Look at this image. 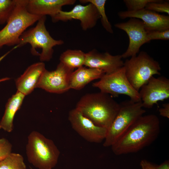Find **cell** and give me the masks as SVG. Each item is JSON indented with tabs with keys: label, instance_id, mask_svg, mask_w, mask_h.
<instances>
[{
	"label": "cell",
	"instance_id": "6da1fadb",
	"mask_svg": "<svg viewBox=\"0 0 169 169\" xmlns=\"http://www.w3.org/2000/svg\"><path fill=\"white\" fill-rule=\"evenodd\" d=\"M160 131V120L156 115H143L111 146L112 150L116 155L136 152L154 142Z\"/></svg>",
	"mask_w": 169,
	"mask_h": 169
},
{
	"label": "cell",
	"instance_id": "7a4b0ae2",
	"mask_svg": "<svg viewBox=\"0 0 169 169\" xmlns=\"http://www.w3.org/2000/svg\"><path fill=\"white\" fill-rule=\"evenodd\" d=\"M119 103L109 94L101 92L87 93L80 98L75 108L96 125L107 129L119 109Z\"/></svg>",
	"mask_w": 169,
	"mask_h": 169
},
{
	"label": "cell",
	"instance_id": "3957f363",
	"mask_svg": "<svg viewBox=\"0 0 169 169\" xmlns=\"http://www.w3.org/2000/svg\"><path fill=\"white\" fill-rule=\"evenodd\" d=\"M26 150L28 161L38 169H52L56 165L60 154L52 140L36 131L28 135Z\"/></svg>",
	"mask_w": 169,
	"mask_h": 169
},
{
	"label": "cell",
	"instance_id": "277c9868",
	"mask_svg": "<svg viewBox=\"0 0 169 169\" xmlns=\"http://www.w3.org/2000/svg\"><path fill=\"white\" fill-rule=\"evenodd\" d=\"M46 16H42L36 26L25 31L20 36L18 47L30 44L31 52L33 55L39 56L41 62L49 61L52 58L53 47L64 44L62 40L53 38L47 30L45 22Z\"/></svg>",
	"mask_w": 169,
	"mask_h": 169
},
{
	"label": "cell",
	"instance_id": "5b68a950",
	"mask_svg": "<svg viewBox=\"0 0 169 169\" xmlns=\"http://www.w3.org/2000/svg\"><path fill=\"white\" fill-rule=\"evenodd\" d=\"M27 2V0H16L12 14L6 26L0 30V49L4 45H17L26 29L42 17L29 13L26 8Z\"/></svg>",
	"mask_w": 169,
	"mask_h": 169
},
{
	"label": "cell",
	"instance_id": "8992f818",
	"mask_svg": "<svg viewBox=\"0 0 169 169\" xmlns=\"http://www.w3.org/2000/svg\"><path fill=\"white\" fill-rule=\"evenodd\" d=\"M123 66L128 80L138 92L153 75L160 74L159 63L145 51L126 59Z\"/></svg>",
	"mask_w": 169,
	"mask_h": 169
},
{
	"label": "cell",
	"instance_id": "52a82bcc",
	"mask_svg": "<svg viewBox=\"0 0 169 169\" xmlns=\"http://www.w3.org/2000/svg\"><path fill=\"white\" fill-rule=\"evenodd\" d=\"M119 111L107 130L103 146H111L128 128L146 111L141 101L135 102L126 100L119 103Z\"/></svg>",
	"mask_w": 169,
	"mask_h": 169
},
{
	"label": "cell",
	"instance_id": "ba28073f",
	"mask_svg": "<svg viewBox=\"0 0 169 169\" xmlns=\"http://www.w3.org/2000/svg\"><path fill=\"white\" fill-rule=\"evenodd\" d=\"M92 86L99 89L100 92L112 96L125 95L134 102L141 101L139 92L133 88L128 80L123 66L113 72L105 74L99 81L93 83Z\"/></svg>",
	"mask_w": 169,
	"mask_h": 169
},
{
	"label": "cell",
	"instance_id": "9c48e42d",
	"mask_svg": "<svg viewBox=\"0 0 169 169\" xmlns=\"http://www.w3.org/2000/svg\"><path fill=\"white\" fill-rule=\"evenodd\" d=\"M68 120L74 130L88 141L100 143L104 140L107 129L96 125L75 108L69 111Z\"/></svg>",
	"mask_w": 169,
	"mask_h": 169
},
{
	"label": "cell",
	"instance_id": "30bf717a",
	"mask_svg": "<svg viewBox=\"0 0 169 169\" xmlns=\"http://www.w3.org/2000/svg\"><path fill=\"white\" fill-rule=\"evenodd\" d=\"M74 70L59 62L56 69L49 71L45 69L39 80L36 88L53 93L62 94L70 89V77Z\"/></svg>",
	"mask_w": 169,
	"mask_h": 169
},
{
	"label": "cell",
	"instance_id": "8fae6325",
	"mask_svg": "<svg viewBox=\"0 0 169 169\" xmlns=\"http://www.w3.org/2000/svg\"><path fill=\"white\" fill-rule=\"evenodd\" d=\"M116 28L124 31L129 38V44L126 51L121 55L125 59L136 55L141 47L149 41L143 22L140 19L131 18L128 21L115 24Z\"/></svg>",
	"mask_w": 169,
	"mask_h": 169
},
{
	"label": "cell",
	"instance_id": "7c38bea8",
	"mask_svg": "<svg viewBox=\"0 0 169 169\" xmlns=\"http://www.w3.org/2000/svg\"><path fill=\"white\" fill-rule=\"evenodd\" d=\"M51 18L54 23L59 21L67 22L73 19L78 20L80 22L82 29L86 31L95 27L100 17L95 6L88 3L86 5L77 4L69 11L62 10Z\"/></svg>",
	"mask_w": 169,
	"mask_h": 169
},
{
	"label": "cell",
	"instance_id": "4fadbf2b",
	"mask_svg": "<svg viewBox=\"0 0 169 169\" xmlns=\"http://www.w3.org/2000/svg\"><path fill=\"white\" fill-rule=\"evenodd\" d=\"M143 108H151L160 101L169 98V79L164 76H152L139 91Z\"/></svg>",
	"mask_w": 169,
	"mask_h": 169
},
{
	"label": "cell",
	"instance_id": "5bb4252c",
	"mask_svg": "<svg viewBox=\"0 0 169 169\" xmlns=\"http://www.w3.org/2000/svg\"><path fill=\"white\" fill-rule=\"evenodd\" d=\"M122 19L134 18L141 20L147 31L169 29V17L144 8L136 11H121L118 13Z\"/></svg>",
	"mask_w": 169,
	"mask_h": 169
},
{
	"label": "cell",
	"instance_id": "9a60e30c",
	"mask_svg": "<svg viewBox=\"0 0 169 169\" xmlns=\"http://www.w3.org/2000/svg\"><path fill=\"white\" fill-rule=\"evenodd\" d=\"M122 59L121 55H113L108 52L101 53L94 49L85 53L84 65L102 70L105 74L110 73L123 66Z\"/></svg>",
	"mask_w": 169,
	"mask_h": 169
},
{
	"label": "cell",
	"instance_id": "2e32d148",
	"mask_svg": "<svg viewBox=\"0 0 169 169\" xmlns=\"http://www.w3.org/2000/svg\"><path fill=\"white\" fill-rule=\"evenodd\" d=\"M75 0H27L26 7L30 13L38 16L53 17L65 5H73Z\"/></svg>",
	"mask_w": 169,
	"mask_h": 169
},
{
	"label": "cell",
	"instance_id": "e0dca14e",
	"mask_svg": "<svg viewBox=\"0 0 169 169\" xmlns=\"http://www.w3.org/2000/svg\"><path fill=\"white\" fill-rule=\"evenodd\" d=\"M45 69L44 63L41 62L29 66L24 73L16 79L17 91L25 95L30 94L36 88L41 75Z\"/></svg>",
	"mask_w": 169,
	"mask_h": 169
},
{
	"label": "cell",
	"instance_id": "ac0fdd59",
	"mask_svg": "<svg viewBox=\"0 0 169 169\" xmlns=\"http://www.w3.org/2000/svg\"><path fill=\"white\" fill-rule=\"evenodd\" d=\"M105 74L102 70L82 66L71 74L69 79L70 89L79 90L94 80L100 79Z\"/></svg>",
	"mask_w": 169,
	"mask_h": 169
},
{
	"label": "cell",
	"instance_id": "d6986e66",
	"mask_svg": "<svg viewBox=\"0 0 169 169\" xmlns=\"http://www.w3.org/2000/svg\"><path fill=\"white\" fill-rule=\"evenodd\" d=\"M25 96L17 91L8 100L4 113L0 121V129L8 132H11L13 130V121L15 115L20 109Z\"/></svg>",
	"mask_w": 169,
	"mask_h": 169
},
{
	"label": "cell",
	"instance_id": "ffe728a7",
	"mask_svg": "<svg viewBox=\"0 0 169 169\" xmlns=\"http://www.w3.org/2000/svg\"><path fill=\"white\" fill-rule=\"evenodd\" d=\"M85 53L80 50L68 49L61 54L60 62L66 67L74 70L84 65Z\"/></svg>",
	"mask_w": 169,
	"mask_h": 169
},
{
	"label": "cell",
	"instance_id": "44dd1931",
	"mask_svg": "<svg viewBox=\"0 0 169 169\" xmlns=\"http://www.w3.org/2000/svg\"><path fill=\"white\" fill-rule=\"evenodd\" d=\"M0 169H26L23 156L11 152L0 161Z\"/></svg>",
	"mask_w": 169,
	"mask_h": 169
},
{
	"label": "cell",
	"instance_id": "7402d4cb",
	"mask_svg": "<svg viewBox=\"0 0 169 169\" xmlns=\"http://www.w3.org/2000/svg\"><path fill=\"white\" fill-rule=\"evenodd\" d=\"M106 0H80L81 3H91L93 4L97 10L100 17L102 25L106 31L110 33H113L110 23L106 15L105 6Z\"/></svg>",
	"mask_w": 169,
	"mask_h": 169
},
{
	"label": "cell",
	"instance_id": "603a6c76",
	"mask_svg": "<svg viewBox=\"0 0 169 169\" xmlns=\"http://www.w3.org/2000/svg\"><path fill=\"white\" fill-rule=\"evenodd\" d=\"M16 0H0V24L7 23L14 9Z\"/></svg>",
	"mask_w": 169,
	"mask_h": 169
},
{
	"label": "cell",
	"instance_id": "cb8c5ba5",
	"mask_svg": "<svg viewBox=\"0 0 169 169\" xmlns=\"http://www.w3.org/2000/svg\"><path fill=\"white\" fill-rule=\"evenodd\" d=\"M145 8L157 13H164L169 14V3L168 1L156 0L148 3Z\"/></svg>",
	"mask_w": 169,
	"mask_h": 169
},
{
	"label": "cell",
	"instance_id": "d4e9b609",
	"mask_svg": "<svg viewBox=\"0 0 169 169\" xmlns=\"http://www.w3.org/2000/svg\"><path fill=\"white\" fill-rule=\"evenodd\" d=\"M156 0H124L128 11H136L145 8L146 4Z\"/></svg>",
	"mask_w": 169,
	"mask_h": 169
},
{
	"label": "cell",
	"instance_id": "484cf974",
	"mask_svg": "<svg viewBox=\"0 0 169 169\" xmlns=\"http://www.w3.org/2000/svg\"><path fill=\"white\" fill-rule=\"evenodd\" d=\"M147 37L149 42L152 40H168L169 39V29L148 32Z\"/></svg>",
	"mask_w": 169,
	"mask_h": 169
},
{
	"label": "cell",
	"instance_id": "4316f807",
	"mask_svg": "<svg viewBox=\"0 0 169 169\" xmlns=\"http://www.w3.org/2000/svg\"><path fill=\"white\" fill-rule=\"evenodd\" d=\"M12 145L6 139H0V161L10 153L12 151Z\"/></svg>",
	"mask_w": 169,
	"mask_h": 169
},
{
	"label": "cell",
	"instance_id": "83f0119b",
	"mask_svg": "<svg viewBox=\"0 0 169 169\" xmlns=\"http://www.w3.org/2000/svg\"><path fill=\"white\" fill-rule=\"evenodd\" d=\"M159 114L162 116L169 118V103L163 104L162 107L159 109Z\"/></svg>",
	"mask_w": 169,
	"mask_h": 169
},
{
	"label": "cell",
	"instance_id": "f1b7e54d",
	"mask_svg": "<svg viewBox=\"0 0 169 169\" xmlns=\"http://www.w3.org/2000/svg\"><path fill=\"white\" fill-rule=\"evenodd\" d=\"M140 165L141 169H156V166L146 160H142Z\"/></svg>",
	"mask_w": 169,
	"mask_h": 169
},
{
	"label": "cell",
	"instance_id": "f546056e",
	"mask_svg": "<svg viewBox=\"0 0 169 169\" xmlns=\"http://www.w3.org/2000/svg\"><path fill=\"white\" fill-rule=\"evenodd\" d=\"M156 169H169V161H166L160 165L156 166Z\"/></svg>",
	"mask_w": 169,
	"mask_h": 169
}]
</instances>
